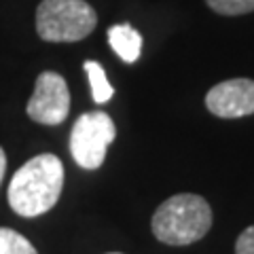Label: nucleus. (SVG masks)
<instances>
[{
	"mask_svg": "<svg viewBox=\"0 0 254 254\" xmlns=\"http://www.w3.org/2000/svg\"><path fill=\"white\" fill-rule=\"evenodd\" d=\"M0 254H38L28 237L13 231L9 227H0Z\"/></svg>",
	"mask_w": 254,
	"mask_h": 254,
	"instance_id": "obj_9",
	"label": "nucleus"
},
{
	"mask_svg": "<svg viewBox=\"0 0 254 254\" xmlns=\"http://www.w3.org/2000/svg\"><path fill=\"white\" fill-rule=\"evenodd\" d=\"M212 208L201 195L180 193L165 199L150 220L153 235L168 246H189L208 235Z\"/></svg>",
	"mask_w": 254,
	"mask_h": 254,
	"instance_id": "obj_2",
	"label": "nucleus"
},
{
	"mask_svg": "<svg viewBox=\"0 0 254 254\" xmlns=\"http://www.w3.org/2000/svg\"><path fill=\"white\" fill-rule=\"evenodd\" d=\"M235 254H254V225L240 233L235 242Z\"/></svg>",
	"mask_w": 254,
	"mask_h": 254,
	"instance_id": "obj_11",
	"label": "nucleus"
},
{
	"mask_svg": "<svg viewBox=\"0 0 254 254\" xmlns=\"http://www.w3.org/2000/svg\"><path fill=\"white\" fill-rule=\"evenodd\" d=\"M108 254H121V252H108Z\"/></svg>",
	"mask_w": 254,
	"mask_h": 254,
	"instance_id": "obj_13",
	"label": "nucleus"
},
{
	"mask_svg": "<svg viewBox=\"0 0 254 254\" xmlns=\"http://www.w3.org/2000/svg\"><path fill=\"white\" fill-rule=\"evenodd\" d=\"M108 43L125 64H133L140 58L142 34L131 23H117V26L108 28Z\"/></svg>",
	"mask_w": 254,
	"mask_h": 254,
	"instance_id": "obj_7",
	"label": "nucleus"
},
{
	"mask_svg": "<svg viewBox=\"0 0 254 254\" xmlns=\"http://www.w3.org/2000/svg\"><path fill=\"white\" fill-rule=\"evenodd\" d=\"M64 189V165L51 153L32 157L15 172L9 185V205L23 218L49 212Z\"/></svg>",
	"mask_w": 254,
	"mask_h": 254,
	"instance_id": "obj_1",
	"label": "nucleus"
},
{
	"mask_svg": "<svg viewBox=\"0 0 254 254\" xmlns=\"http://www.w3.org/2000/svg\"><path fill=\"white\" fill-rule=\"evenodd\" d=\"M85 72L89 76V85H91V95L95 104H106V102L115 95L113 85L108 83L104 68L98 62H85Z\"/></svg>",
	"mask_w": 254,
	"mask_h": 254,
	"instance_id": "obj_8",
	"label": "nucleus"
},
{
	"mask_svg": "<svg viewBox=\"0 0 254 254\" xmlns=\"http://www.w3.org/2000/svg\"><path fill=\"white\" fill-rule=\"evenodd\" d=\"M98 15L85 0H43L36 9V32L47 43H76L91 34Z\"/></svg>",
	"mask_w": 254,
	"mask_h": 254,
	"instance_id": "obj_3",
	"label": "nucleus"
},
{
	"mask_svg": "<svg viewBox=\"0 0 254 254\" xmlns=\"http://www.w3.org/2000/svg\"><path fill=\"white\" fill-rule=\"evenodd\" d=\"M26 113L41 125H60L66 121L70 113V91L62 74L51 70L38 74Z\"/></svg>",
	"mask_w": 254,
	"mask_h": 254,
	"instance_id": "obj_5",
	"label": "nucleus"
},
{
	"mask_svg": "<svg viewBox=\"0 0 254 254\" xmlns=\"http://www.w3.org/2000/svg\"><path fill=\"white\" fill-rule=\"evenodd\" d=\"M4 172H6V155H4V150H2V146H0V185H2Z\"/></svg>",
	"mask_w": 254,
	"mask_h": 254,
	"instance_id": "obj_12",
	"label": "nucleus"
},
{
	"mask_svg": "<svg viewBox=\"0 0 254 254\" xmlns=\"http://www.w3.org/2000/svg\"><path fill=\"white\" fill-rule=\"evenodd\" d=\"M117 136L115 121L102 110L85 113L70 131V153L83 170H98L106 159V150Z\"/></svg>",
	"mask_w": 254,
	"mask_h": 254,
	"instance_id": "obj_4",
	"label": "nucleus"
},
{
	"mask_svg": "<svg viewBox=\"0 0 254 254\" xmlns=\"http://www.w3.org/2000/svg\"><path fill=\"white\" fill-rule=\"evenodd\" d=\"M205 108L220 119H240L254 115V81L229 78L214 85L205 95Z\"/></svg>",
	"mask_w": 254,
	"mask_h": 254,
	"instance_id": "obj_6",
	"label": "nucleus"
},
{
	"mask_svg": "<svg viewBox=\"0 0 254 254\" xmlns=\"http://www.w3.org/2000/svg\"><path fill=\"white\" fill-rule=\"evenodd\" d=\"M212 11H216L227 17L233 15H244L254 11V0H205Z\"/></svg>",
	"mask_w": 254,
	"mask_h": 254,
	"instance_id": "obj_10",
	"label": "nucleus"
}]
</instances>
